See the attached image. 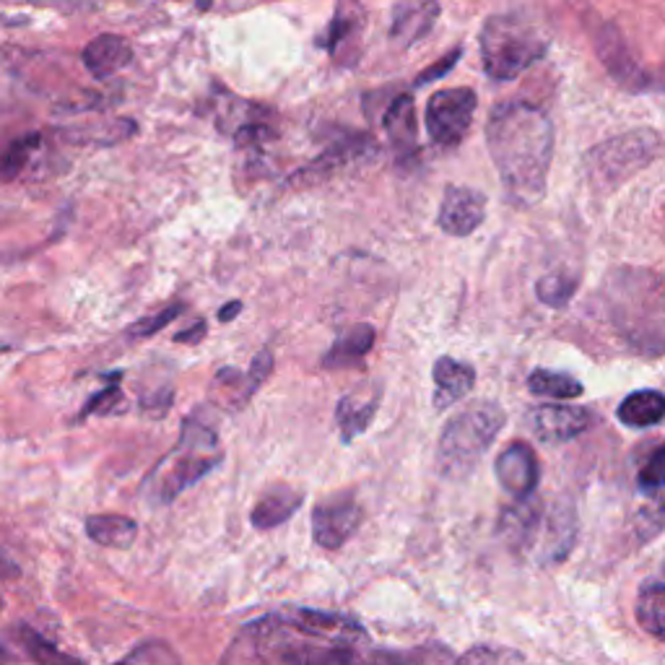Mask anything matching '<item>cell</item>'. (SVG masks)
Segmentation results:
<instances>
[{"mask_svg": "<svg viewBox=\"0 0 665 665\" xmlns=\"http://www.w3.org/2000/svg\"><path fill=\"white\" fill-rule=\"evenodd\" d=\"M364 647L359 621L291 606L247 621L219 665H346Z\"/></svg>", "mask_w": 665, "mask_h": 665, "instance_id": "1", "label": "cell"}, {"mask_svg": "<svg viewBox=\"0 0 665 665\" xmlns=\"http://www.w3.org/2000/svg\"><path fill=\"white\" fill-rule=\"evenodd\" d=\"M486 146L507 200L528 209L546 196L554 156V123L546 112L528 102L497 104L486 123Z\"/></svg>", "mask_w": 665, "mask_h": 665, "instance_id": "2", "label": "cell"}, {"mask_svg": "<svg viewBox=\"0 0 665 665\" xmlns=\"http://www.w3.org/2000/svg\"><path fill=\"white\" fill-rule=\"evenodd\" d=\"M221 461H224V450H221L219 434L213 432V426L196 417L185 419L180 440L146 476L143 491H146L148 502L171 505L200 478L217 470Z\"/></svg>", "mask_w": 665, "mask_h": 665, "instance_id": "3", "label": "cell"}, {"mask_svg": "<svg viewBox=\"0 0 665 665\" xmlns=\"http://www.w3.org/2000/svg\"><path fill=\"white\" fill-rule=\"evenodd\" d=\"M502 525L510 546L535 556L539 564L564 562L577 539V512L567 499H556L552 507H543L535 495L518 499Z\"/></svg>", "mask_w": 665, "mask_h": 665, "instance_id": "4", "label": "cell"}, {"mask_svg": "<svg viewBox=\"0 0 665 665\" xmlns=\"http://www.w3.org/2000/svg\"><path fill=\"white\" fill-rule=\"evenodd\" d=\"M505 426L502 406L478 400L455 413L442 429L437 445V468L445 478H466L476 470L481 457L489 453Z\"/></svg>", "mask_w": 665, "mask_h": 665, "instance_id": "5", "label": "cell"}, {"mask_svg": "<svg viewBox=\"0 0 665 665\" xmlns=\"http://www.w3.org/2000/svg\"><path fill=\"white\" fill-rule=\"evenodd\" d=\"M481 63L495 81H512L548 53V40L514 13H497L481 29Z\"/></svg>", "mask_w": 665, "mask_h": 665, "instance_id": "6", "label": "cell"}, {"mask_svg": "<svg viewBox=\"0 0 665 665\" xmlns=\"http://www.w3.org/2000/svg\"><path fill=\"white\" fill-rule=\"evenodd\" d=\"M657 152V133L653 131H634L617 135L598 143L592 152L585 156V169L590 180L603 185V188H617L632 175H638L642 167H647L655 159Z\"/></svg>", "mask_w": 665, "mask_h": 665, "instance_id": "7", "label": "cell"}, {"mask_svg": "<svg viewBox=\"0 0 665 665\" xmlns=\"http://www.w3.org/2000/svg\"><path fill=\"white\" fill-rule=\"evenodd\" d=\"M478 107V97L474 89L455 86V89H442L429 97L424 125L429 138L437 146H457L474 125V114Z\"/></svg>", "mask_w": 665, "mask_h": 665, "instance_id": "8", "label": "cell"}, {"mask_svg": "<svg viewBox=\"0 0 665 665\" xmlns=\"http://www.w3.org/2000/svg\"><path fill=\"white\" fill-rule=\"evenodd\" d=\"M362 525V507L354 491H335L312 510V539L318 546L341 548Z\"/></svg>", "mask_w": 665, "mask_h": 665, "instance_id": "9", "label": "cell"}, {"mask_svg": "<svg viewBox=\"0 0 665 665\" xmlns=\"http://www.w3.org/2000/svg\"><path fill=\"white\" fill-rule=\"evenodd\" d=\"M364 29H367V11L359 0H335V13L318 45L325 47L339 66L352 68L359 63Z\"/></svg>", "mask_w": 665, "mask_h": 665, "instance_id": "10", "label": "cell"}, {"mask_svg": "<svg viewBox=\"0 0 665 665\" xmlns=\"http://www.w3.org/2000/svg\"><path fill=\"white\" fill-rule=\"evenodd\" d=\"M592 45H596L598 60L603 63L606 70H609L613 81L619 86H624L627 91H642L647 89V76L638 63H634L632 53H629L624 37L613 24H598L596 32H592Z\"/></svg>", "mask_w": 665, "mask_h": 665, "instance_id": "11", "label": "cell"}, {"mask_svg": "<svg viewBox=\"0 0 665 665\" xmlns=\"http://www.w3.org/2000/svg\"><path fill=\"white\" fill-rule=\"evenodd\" d=\"M486 219V196L466 185H450L442 198L437 224L450 237H468Z\"/></svg>", "mask_w": 665, "mask_h": 665, "instance_id": "12", "label": "cell"}, {"mask_svg": "<svg viewBox=\"0 0 665 665\" xmlns=\"http://www.w3.org/2000/svg\"><path fill=\"white\" fill-rule=\"evenodd\" d=\"M592 424V413L583 406H535L531 411V429L541 442L562 445L580 437Z\"/></svg>", "mask_w": 665, "mask_h": 665, "instance_id": "13", "label": "cell"}, {"mask_svg": "<svg viewBox=\"0 0 665 665\" xmlns=\"http://www.w3.org/2000/svg\"><path fill=\"white\" fill-rule=\"evenodd\" d=\"M495 474L507 495H512L514 499H525L535 495V486H539V457H535L531 445H525V442H512L510 447H505L499 453Z\"/></svg>", "mask_w": 665, "mask_h": 665, "instance_id": "14", "label": "cell"}, {"mask_svg": "<svg viewBox=\"0 0 665 665\" xmlns=\"http://www.w3.org/2000/svg\"><path fill=\"white\" fill-rule=\"evenodd\" d=\"M437 0H396L390 11V40L398 47H413L440 21Z\"/></svg>", "mask_w": 665, "mask_h": 665, "instance_id": "15", "label": "cell"}, {"mask_svg": "<svg viewBox=\"0 0 665 665\" xmlns=\"http://www.w3.org/2000/svg\"><path fill=\"white\" fill-rule=\"evenodd\" d=\"M346 665H466L453 650L429 642V645L409 647V650H375L364 647Z\"/></svg>", "mask_w": 665, "mask_h": 665, "instance_id": "16", "label": "cell"}, {"mask_svg": "<svg viewBox=\"0 0 665 665\" xmlns=\"http://www.w3.org/2000/svg\"><path fill=\"white\" fill-rule=\"evenodd\" d=\"M383 128L388 133V141L396 152L400 164H409L419 154V135H417V104L411 95H400L392 99L383 118Z\"/></svg>", "mask_w": 665, "mask_h": 665, "instance_id": "17", "label": "cell"}, {"mask_svg": "<svg viewBox=\"0 0 665 665\" xmlns=\"http://www.w3.org/2000/svg\"><path fill=\"white\" fill-rule=\"evenodd\" d=\"M380 388H356L339 400L335 409V421H339L341 442L352 445V442L364 434L375 419L377 409H380Z\"/></svg>", "mask_w": 665, "mask_h": 665, "instance_id": "18", "label": "cell"}, {"mask_svg": "<svg viewBox=\"0 0 665 665\" xmlns=\"http://www.w3.org/2000/svg\"><path fill=\"white\" fill-rule=\"evenodd\" d=\"M434 377V409L445 411L463 400L474 390L476 369L474 364L453 359V356H440L432 369Z\"/></svg>", "mask_w": 665, "mask_h": 665, "instance_id": "19", "label": "cell"}, {"mask_svg": "<svg viewBox=\"0 0 665 665\" xmlns=\"http://www.w3.org/2000/svg\"><path fill=\"white\" fill-rule=\"evenodd\" d=\"M302 502L304 495L295 489V486L276 484L263 491L261 499H257L253 512H250V523H253L257 531H274V528L284 525L286 520L302 507Z\"/></svg>", "mask_w": 665, "mask_h": 665, "instance_id": "20", "label": "cell"}, {"mask_svg": "<svg viewBox=\"0 0 665 665\" xmlns=\"http://www.w3.org/2000/svg\"><path fill=\"white\" fill-rule=\"evenodd\" d=\"M81 60L91 76L110 78L133 60V49L120 34H99L84 47Z\"/></svg>", "mask_w": 665, "mask_h": 665, "instance_id": "21", "label": "cell"}, {"mask_svg": "<svg viewBox=\"0 0 665 665\" xmlns=\"http://www.w3.org/2000/svg\"><path fill=\"white\" fill-rule=\"evenodd\" d=\"M84 531L97 546L114 548V552H125L138 539V523L128 514L120 512H99L89 514L84 520Z\"/></svg>", "mask_w": 665, "mask_h": 665, "instance_id": "22", "label": "cell"}, {"mask_svg": "<svg viewBox=\"0 0 665 665\" xmlns=\"http://www.w3.org/2000/svg\"><path fill=\"white\" fill-rule=\"evenodd\" d=\"M372 346H375V328L367 323L348 328V331L341 333L339 339L333 341V346L328 348V354L323 356V367L325 369L359 367L364 356L372 352Z\"/></svg>", "mask_w": 665, "mask_h": 665, "instance_id": "23", "label": "cell"}, {"mask_svg": "<svg viewBox=\"0 0 665 665\" xmlns=\"http://www.w3.org/2000/svg\"><path fill=\"white\" fill-rule=\"evenodd\" d=\"M617 417L621 424L629 429H650L661 424L665 419V396L661 390L629 392V396L621 400Z\"/></svg>", "mask_w": 665, "mask_h": 665, "instance_id": "24", "label": "cell"}, {"mask_svg": "<svg viewBox=\"0 0 665 665\" xmlns=\"http://www.w3.org/2000/svg\"><path fill=\"white\" fill-rule=\"evenodd\" d=\"M372 148L375 146H372L369 138H362V135H348V138L335 141L318 162L310 164V167L304 169V175H312V177L331 175V171L346 167V164L362 159V156H367V152H372Z\"/></svg>", "mask_w": 665, "mask_h": 665, "instance_id": "25", "label": "cell"}, {"mask_svg": "<svg viewBox=\"0 0 665 665\" xmlns=\"http://www.w3.org/2000/svg\"><path fill=\"white\" fill-rule=\"evenodd\" d=\"M638 621L653 640L665 642V583H645L638 596Z\"/></svg>", "mask_w": 665, "mask_h": 665, "instance_id": "26", "label": "cell"}, {"mask_svg": "<svg viewBox=\"0 0 665 665\" xmlns=\"http://www.w3.org/2000/svg\"><path fill=\"white\" fill-rule=\"evenodd\" d=\"M16 638L21 650H24V655L37 665H84L78 657L63 653V650L55 647L47 638H42L37 629L21 624L16 627Z\"/></svg>", "mask_w": 665, "mask_h": 665, "instance_id": "27", "label": "cell"}, {"mask_svg": "<svg viewBox=\"0 0 665 665\" xmlns=\"http://www.w3.org/2000/svg\"><path fill=\"white\" fill-rule=\"evenodd\" d=\"M528 388L535 396H546V398H556V400H572L580 398L585 388L580 380H575L572 375H564V372H552V369H535L531 377H528Z\"/></svg>", "mask_w": 665, "mask_h": 665, "instance_id": "28", "label": "cell"}, {"mask_svg": "<svg viewBox=\"0 0 665 665\" xmlns=\"http://www.w3.org/2000/svg\"><path fill=\"white\" fill-rule=\"evenodd\" d=\"M112 665H180V655L175 653V647L169 642L148 640L141 642L138 647H133L131 653Z\"/></svg>", "mask_w": 665, "mask_h": 665, "instance_id": "29", "label": "cell"}, {"mask_svg": "<svg viewBox=\"0 0 665 665\" xmlns=\"http://www.w3.org/2000/svg\"><path fill=\"white\" fill-rule=\"evenodd\" d=\"M665 531V495H655L634 514V533L640 543L657 539Z\"/></svg>", "mask_w": 665, "mask_h": 665, "instance_id": "30", "label": "cell"}, {"mask_svg": "<svg viewBox=\"0 0 665 665\" xmlns=\"http://www.w3.org/2000/svg\"><path fill=\"white\" fill-rule=\"evenodd\" d=\"M577 291V281L569 276L562 274H552V276H543L539 284H535V295L546 307H554V310H562V307H567V302L572 297H575Z\"/></svg>", "mask_w": 665, "mask_h": 665, "instance_id": "31", "label": "cell"}, {"mask_svg": "<svg viewBox=\"0 0 665 665\" xmlns=\"http://www.w3.org/2000/svg\"><path fill=\"white\" fill-rule=\"evenodd\" d=\"M638 484L645 491H661L665 489V445L650 453V457L642 463L638 470Z\"/></svg>", "mask_w": 665, "mask_h": 665, "instance_id": "32", "label": "cell"}, {"mask_svg": "<svg viewBox=\"0 0 665 665\" xmlns=\"http://www.w3.org/2000/svg\"><path fill=\"white\" fill-rule=\"evenodd\" d=\"M37 143H40L37 135H29V138H21V141L13 143L9 152L3 154V159H0V177H3V180H11V177H16L21 167L26 164L29 154H32V148L37 146Z\"/></svg>", "mask_w": 665, "mask_h": 665, "instance_id": "33", "label": "cell"}, {"mask_svg": "<svg viewBox=\"0 0 665 665\" xmlns=\"http://www.w3.org/2000/svg\"><path fill=\"white\" fill-rule=\"evenodd\" d=\"M182 310L185 307L182 304H171V307H164L162 312H156V314H148V318H143V320H138V323H135L133 328H131V335L133 339H146V335H154V333H159L162 328H167L171 320L175 318H180L182 314Z\"/></svg>", "mask_w": 665, "mask_h": 665, "instance_id": "34", "label": "cell"}, {"mask_svg": "<svg viewBox=\"0 0 665 665\" xmlns=\"http://www.w3.org/2000/svg\"><path fill=\"white\" fill-rule=\"evenodd\" d=\"M118 400H120V385L118 383L107 385V388H102V390L95 392V396L89 398V403L84 406L81 413H78V419L84 421V419L95 417V413H110L112 406L118 403Z\"/></svg>", "mask_w": 665, "mask_h": 665, "instance_id": "35", "label": "cell"}, {"mask_svg": "<svg viewBox=\"0 0 665 665\" xmlns=\"http://www.w3.org/2000/svg\"><path fill=\"white\" fill-rule=\"evenodd\" d=\"M270 369H274V354H270L268 348H263V352L257 354L255 359H253V364H250V372L245 375L247 398H253V396H255V390L261 388V385L268 380Z\"/></svg>", "mask_w": 665, "mask_h": 665, "instance_id": "36", "label": "cell"}, {"mask_svg": "<svg viewBox=\"0 0 665 665\" xmlns=\"http://www.w3.org/2000/svg\"><path fill=\"white\" fill-rule=\"evenodd\" d=\"M461 49H453V53L450 55H445L442 57L440 63H434V66H429L424 74H421L419 78H417V86H424V84H432V81H437V78H442L447 74V70H453L455 68V63L461 60Z\"/></svg>", "mask_w": 665, "mask_h": 665, "instance_id": "37", "label": "cell"}, {"mask_svg": "<svg viewBox=\"0 0 665 665\" xmlns=\"http://www.w3.org/2000/svg\"><path fill=\"white\" fill-rule=\"evenodd\" d=\"M203 335H206V323L203 320H198L196 328H190V331H185V333H177L175 341L177 343H198Z\"/></svg>", "mask_w": 665, "mask_h": 665, "instance_id": "38", "label": "cell"}, {"mask_svg": "<svg viewBox=\"0 0 665 665\" xmlns=\"http://www.w3.org/2000/svg\"><path fill=\"white\" fill-rule=\"evenodd\" d=\"M21 575V569L13 564L11 559H5V556H0V583H9V580H16V577Z\"/></svg>", "mask_w": 665, "mask_h": 665, "instance_id": "39", "label": "cell"}, {"mask_svg": "<svg viewBox=\"0 0 665 665\" xmlns=\"http://www.w3.org/2000/svg\"><path fill=\"white\" fill-rule=\"evenodd\" d=\"M242 312V302H229L226 307H221L219 310V320L221 323H229V320H234Z\"/></svg>", "mask_w": 665, "mask_h": 665, "instance_id": "40", "label": "cell"}, {"mask_svg": "<svg viewBox=\"0 0 665 665\" xmlns=\"http://www.w3.org/2000/svg\"><path fill=\"white\" fill-rule=\"evenodd\" d=\"M11 661H16V655H13L11 650L0 642V663H11Z\"/></svg>", "mask_w": 665, "mask_h": 665, "instance_id": "41", "label": "cell"}, {"mask_svg": "<svg viewBox=\"0 0 665 665\" xmlns=\"http://www.w3.org/2000/svg\"><path fill=\"white\" fill-rule=\"evenodd\" d=\"M0 606H3V603H0Z\"/></svg>", "mask_w": 665, "mask_h": 665, "instance_id": "42", "label": "cell"}]
</instances>
